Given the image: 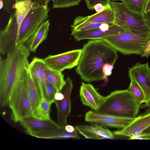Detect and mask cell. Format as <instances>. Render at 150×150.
Masks as SVG:
<instances>
[{"mask_svg": "<svg viewBox=\"0 0 150 150\" xmlns=\"http://www.w3.org/2000/svg\"><path fill=\"white\" fill-rule=\"evenodd\" d=\"M82 50L76 72L87 82L103 80V67L107 63L114 65L117 51L102 39L90 40Z\"/></svg>", "mask_w": 150, "mask_h": 150, "instance_id": "obj_1", "label": "cell"}, {"mask_svg": "<svg viewBox=\"0 0 150 150\" xmlns=\"http://www.w3.org/2000/svg\"><path fill=\"white\" fill-rule=\"evenodd\" d=\"M30 55L26 46L15 47L0 61V105L8 106L10 96L18 83L22 79L26 63Z\"/></svg>", "mask_w": 150, "mask_h": 150, "instance_id": "obj_2", "label": "cell"}, {"mask_svg": "<svg viewBox=\"0 0 150 150\" xmlns=\"http://www.w3.org/2000/svg\"><path fill=\"white\" fill-rule=\"evenodd\" d=\"M108 96L97 112L127 118L136 117L140 107L128 89L116 90Z\"/></svg>", "mask_w": 150, "mask_h": 150, "instance_id": "obj_3", "label": "cell"}, {"mask_svg": "<svg viewBox=\"0 0 150 150\" xmlns=\"http://www.w3.org/2000/svg\"><path fill=\"white\" fill-rule=\"evenodd\" d=\"M109 3L114 12L115 24L133 33L150 34L142 14L129 9L122 2Z\"/></svg>", "mask_w": 150, "mask_h": 150, "instance_id": "obj_4", "label": "cell"}, {"mask_svg": "<svg viewBox=\"0 0 150 150\" xmlns=\"http://www.w3.org/2000/svg\"><path fill=\"white\" fill-rule=\"evenodd\" d=\"M150 38V34H137L125 31L102 39L122 54L141 55L144 46Z\"/></svg>", "mask_w": 150, "mask_h": 150, "instance_id": "obj_5", "label": "cell"}, {"mask_svg": "<svg viewBox=\"0 0 150 150\" xmlns=\"http://www.w3.org/2000/svg\"><path fill=\"white\" fill-rule=\"evenodd\" d=\"M49 3L46 1L41 5L34 3L21 25L17 34L16 46L26 44L40 25L47 20L48 13L50 10L48 6Z\"/></svg>", "mask_w": 150, "mask_h": 150, "instance_id": "obj_6", "label": "cell"}, {"mask_svg": "<svg viewBox=\"0 0 150 150\" xmlns=\"http://www.w3.org/2000/svg\"><path fill=\"white\" fill-rule=\"evenodd\" d=\"M8 106L11 111L12 118L15 122H20L23 118L33 116L32 106L23 78L18 83L12 92L9 98Z\"/></svg>", "mask_w": 150, "mask_h": 150, "instance_id": "obj_7", "label": "cell"}, {"mask_svg": "<svg viewBox=\"0 0 150 150\" xmlns=\"http://www.w3.org/2000/svg\"><path fill=\"white\" fill-rule=\"evenodd\" d=\"M82 52L81 49L74 50L55 55H49L44 59L45 64L50 69L62 72L78 65Z\"/></svg>", "mask_w": 150, "mask_h": 150, "instance_id": "obj_8", "label": "cell"}, {"mask_svg": "<svg viewBox=\"0 0 150 150\" xmlns=\"http://www.w3.org/2000/svg\"><path fill=\"white\" fill-rule=\"evenodd\" d=\"M115 13L110 4L102 11L86 16L76 17L71 25V35H73L82 28L94 23L114 24Z\"/></svg>", "mask_w": 150, "mask_h": 150, "instance_id": "obj_9", "label": "cell"}, {"mask_svg": "<svg viewBox=\"0 0 150 150\" xmlns=\"http://www.w3.org/2000/svg\"><path fill=\"white\" fill-rule=\"evenodd\" d=\"M135 118L122 117L94 111H88L85 115V120L86 122L97 123L110 127L121 129L129 125Z\"/></svg>", "mask_w": 150, "mask_h": 150, "instance_id": "obj_10", "label": "cell"}, {"mask_svg": "<svg viewBox=\"0 0 150 150\" xmlns=\"http://www.w3.org/2000/svg\"><path fill=\"white\" fill-rule=\"evenodd\" d=\"M10 15L5 28L0 32V52L2 55H6L16 47L18 24L15 12Z\"/></svg>", "mask_w": 150, "mask_h": 150, "instance_id": "obj_11", "label": "cell"}, {"mask_svg": "<svg viewBox=\"0 0 150 150\" xmlns=\"http://www.w3.org/2000/svg\"><path fill=\"white\" fill-rule=\"evenodd\" d=\"M66 83L61 91L64 98L60 100H55L57 115V124L61 127H64L67 125V119L71 111V96L73 88L72 82L69 77L65 80Z\"/></svg>", "mask_w": 150, "mask_h": 150, "instance_id": "obj_12", "label": "cell"}, {"mask_svg": "<svg viewBox=\"0 0 150 150\" xmlns=\"http://www.w3.org/2000/svg\"><path fill=\"white\" fill-rule=\"evenodd\" d=\"M128 74L130 79L136 81L143 91L146 103L150 98V68L148 63H136L129 69Z\"/></svg>", "mask_w": 150, "mask_h": 150, "instance_id": "obj_13", "label": "cell"}, {"mask_svg": "<svg viewBox=\"0 0 150 150\" xmlns=\"http://www.w3.org/2000/svg\"><path fill=\"white\" fill-rule=\"evenodd\" d=\"M19 122L25 129L26 132L32 136L35 134L57 130L61 127L51 119L42 120L33 116L23 118Z\"/></svg>", "mask_w": 150, "mask_h": 150, "instance_id": "obj_14", "label": "cell"}, {"mask_svg": "<svg viewBox=\"0 0 150 150\" xmlns=\"http://www.w3.org/2000/svg\"><path fill=\"white\" fill-rule=\"evenodd\" d=\"M79 95L82 104L96 112L98 111L108 97L101 95L91 84L83 82L80 88Z\"/></svg>", "mask_w": 150, "mask_h": 150, "instance_id": "obj_15", "label": "cell"}, {"mask_svg": "<svg viewBox=\"0 0 150 150\" xmlns=\"http://www.w3.org/2000/svg\"><path fill=\"white\" fill-rule=\"evenodd\" d=\"M32 77L40 92L42 98H45L47 81L46 65L43 59L35 57L29 64Z\"/></svg>", "mask_w": 150, "mask_h": 150, "instance_id": "obj_16", "label": "cell"}, {"mask_svg": "<svg viewBox=\"0 0 150 150\" xmlns=\"http://www.w3.org/2000/svg\"><path fill=\"white\" fill-rule=\"evenodd\" d=\"M150 126V112L136 117L128 126L113 133L115 135L131 137L141 133Z\"/></svg>", "mask_w": 150, "mask_h": 150, "instance_id": "obj_17", "label": "cell"}, {"mask_svg": "<svg viewBox=\"0 0 150 150\" xmlns=\"http://www.w3.org/2000/svg\"><path fill=\"white\" fill-rule=\"evenodd\" d=\"M91 125H79L75 128L85 138L92 139H113V132L102 125L94 123Z\"/></svg>", "mask_w": 150, "mask_h": 150, "instance_id": "obj_18", "label": "cell"}, {"mask_svg": "<svg viewBox=\"0 0 150 150\" xmlns=\"http://www.w3.org/2000/svg\"><path fill=\"white\" fill-rule=\"evenodd\" d=\"M126 31L120 26L114 24L110 26L109 30L105 32L101 31L99 28L92 30L79 32L73 36L76 41L84 40L102 39L108 36L119 34Z\"/></svg>", "mask_w": 150, "mask_h": 150, "instance_id": "obj_19", "label": "cell"}, {"mask_svg": "<svg viewBox=\"0 0 150 150\" xmlns=\"http://www.w3.org/2000/svg\"><path fill=\"white\" fill-rule=\"evenodd\" d=\"M23 80L33 114L40 103L42 97L39 90L32 77L30 68L25 69Z\"/></svg>", "mask_w": 150, "mask_h": 150, "instance_id": "obj_20", "label": "cell"}, {"mask_svg": "<svg viewBox=\"0 0 150 150\" xmlns=\"http://www.w3.org/2000/svg\"><path fill=\"white\" fill-rule=\"evenodd\" d=\"M50 23L49 19L44 22L26 42L30 50L35 52L39 45L47 38Z\"/></svg>", "mask_w": 150, "mask_h": 150, "instance_id": "obj_21", "label": "cell"}, {"mask_svg": "<svg viewBox=\"0 0 150 150\" xmlns=\"http://www.w3.org/2000/svg\"><path fill=\"white\" fill-rule=\"evenodd\" d=\"M34 3L32 0L16 1L13 8L15 9V15L18 24L17 33L21 23L33 8Z\"/></svg>", "mask_w": 150, "mask_h": 150, "instance_id": "obj_22", "label": "cell"}, {"mask_svg": "<svg viewBox=\"0 0 150 150\" xmlns=\"http://www.w3.org/2000/svg\"><path fill=\"white\" fill-rule=\"evenodd\" d=\"M33 137L46 139H75L80 138L77 129L72 133L67 132L64 127H61L55 130L33 135Z\"/></svg>", "mask_w": 150, "mask_h": 150, "instance_id": "obj_23", "label": "cell"}, {"mask_svg": "<svg viewBox=\"0 0 150 150\" xmlns=\"http://www.w3.org/2000/svg\"><path fill=\"white\" fill-rule=\"evenodd\" d=\"M52 103V102L47 98H42L33 116L42 120H47L51 119L50 113L51 106Z\"/></svg>", "mask_w": 150, "mask_h": 150, "instance_id": "obj_24", "label": "cell"}, {"mask_svg": "<svg viewBox=\"0 0 150 150\" xmlns=\"http://www.w3.org/2000/svg\"><path fill=\"white\" fill-rule=\"evenodd\" d=\"M130 85L128 88L133 96L137 104L139 106L144 103L145 97L142 89L134 81L130 79Z\"/></svg>", "mask_w": 150, "mask_h": 150, "instance_id": "obj_25", "label": "cell"}, {"mask_svg": "<svg viewBox=\"0 0 150 150\" xmlns=\"http://www.w3.org/2000/svg\"><path fill=\"white\" fill-rule=\"evenodd\" d=\"M147 1V0H123L122 2L130 10L142 14Z\"/></svg>", "mask_w": 150, "mask_h": 150, "instance_id": "obj_26", "label": "cell"}, {"mask_svg": "<svg viewBox=\"0 0 150 150\" xmlns=\"http://www.w3.org/2000/svg\"><path fill=\"white\" fill-rule=\"evenodd\" d=\"M49 69L55 87L58 92L61 91L66 83L64 75L62 72Z\"/></svg>", "mask_w": 150, "mask_h": 150, "instance_id": "obj_27", "label": "cell"}, {"mask_svg": "<svg viewBox=\"0 0 150 150\" xmlns=\"http://www.w3.org/2000/svg\"><path fill=\"white\" fill-rule=\"evenodd\" d=\"M53 2V8H68L78 5L82 0H46Z\"/></svg>", "mask_w": 150, "mask_h": 150, "instance_id": "obj_28", "label": "cell"}, {"mask_svg": "<svg viewBox=\"0 0 150 150\" xmlns=\"http://www.w3.org/2000/svg\"><path fill=\"white\" fill-rule=\"evenodd\" d=\"M58 92L56 88L47 81L45 98L53 103H54V96Z\"/></svg>", "mask_w": 150, "mask_h": 150, "instance_id": "obj_29", "label": "cell"}, {"mask_svg": "<svg viewBox=\"0 0 150 150\" xmlns=\"http://www.w3.org/2000/svg\"><path fill=\"white\" fill-rule=\"evenodd\" d=\"M87 8L90 10L94 9V6L98 3L104 4L109 3L108 0H85Z\"/></svg>", "mask_w": 150, "mask_h": 150, "instance_id": "obj_30", "label": "cell"}, {"mask_svg": "<svg viewBox=\"0 0 150 150\" xmlns=\"http://www.w3.org/2000/svg\"><path fill=\"white\" fill-rule=\"evenodd\" d=\"M113 65L108 63L105 64L103 68V72L104 76V79L105 81L108 79V77L110 76L112 73L113 69Z\"/></svg>", "mask_w": 150, "mask_h": 150, "instance_id": "obj_31", "label": "cell"}, {"mask_svg": "<svg viewBox=\"0 0 150 150\" xmlns=\"http://www.w3.org/2000/svg\"><path fill=\"white\" fill-rule=\"evenodd\" d=\"M150 55V38L144 46L142 50L141 57H142L148 58Z\"/></svg>", "mask_w": 150, "mask_h": 150, "instance_id": "obj_32", "label": "cell"}, {"mask_svg": "<svg viewBox=\"0 0 150 150\" xmlns=\"http://www.w3.org/2000/svg\"><path fill=\"white\" fill-rule=\"evenodd\" d=\"M129 139H150V133H141L134 136L130 137Z\"/></svg>", "mask_w": 150, "mask_h": 150, "instance_id": "obj_33", "label": "cell"}, {"mask_svg": "<svg viewBox=\"0 0 150 150\" xmlns=\"http://www.w3.org/2000/svg\"><path fill=\"white\" fill-rule=\"evenodd\" d=\"M110 4L109 3L105 4L98 3L94 6V9L97 13L100 12L106 9Z\"/></svg>", "mask_w": 150, "mask_h": 150, "instance_id": "obj_34", "label": "cell"}, {"mask_svg": "<svg viewBox=\"0 0 150 150\" xmlns=\"http://www.w3.org/2000/svg\"><path fill=\"white\" fill-rule=\"evenodd\" d=\"M45 75L47 81L55 86L50 69L47 66L45 68Z\"/></svg>", "mask_w": 150, "mask_h": 150, "instance_id": "obj_35", "label": "cell"}, {"mask_svg": "<svg viewBox=\"0 0 150 150\" xmlns=\"http://www.w3.org/2000/svg\"><path fill=\"white\" fill-rule=\"evenodd\" d=\"M101 24L102 23H94L90 24L82 28L79 30V32L87 31L98 28Z\"/></svg>", "mask_w": 150, "mask_h": 150, "instance_id": "obj_36", "label": "cell"}, {"mask_svg": "<svg viewBox=\"0 0 150 150\" xmlns=\"http://www.w3.org/2000/svg\"><path fill=\"white\" fill-rule=\"evenodd\" d=\"M147 25L150 31V11L142 14Z\"/></svg>", "mask_w": 150, "mask_h": 150, "instance_id": "obj_37", "label": "cell"}, {"mask_svg": "<svg viewBox=\"0 0 150 150\" xmlns=\"http://www.w3.org/2000/svg\"><path fill=\"white\" fill-rule=\"evenodd\" d=\"M114 24H109L106 23H103L101 24L98 28L101 31L105 32L108 30L110 26L113 25Z\"/></svg>", "mask_w": 150, "mask_h": 150, "instance_id": "obj_38", "label": "cell"}, {"mask_svg": "<svg viewBox=\"0 0 150 150\" xmlns=\"http://www.w3.org/2000/svg\"><path fill=\"white\" fill-rule=\"evenodd\" d=\"M64 97L63 93L61 91L57 92L54 96V100H60L62 99Z\"/></svg>", "mask_w": 150, "mask_h": 150, "instance_id": "obj_39", "label": "cell"}, {"mask_svg": "<svg viewBox=\"0 0 150 150\" xmlns=\"http://www.w3.org/2000/svg\"><path fill=\"white\" fill-rule=\"evenodd\" d=\"M65 130L68 132L72 133L75 131L76 129L73 126L70 125H66L64 127Z\"/></svg>", "mask_w": 150, "mask_h": 150, "instance_id": "obj_40", "label": "cell"}, {"mask_svg": "<svg viewBox=\"0 0 150 150\" xmlns=\"http://www.w3.org/2000/svg\"><path fill=\"white\" fill-rule=\"evenodd\" d=\"M149 11H150V0H147L144 13L147 12Z\"/></svg>", "mask_w": 150, "mask_h": 150, "instance_id": "obj_41", "label": "cell"}, {"mask_svg": "<svg viewBox=\"0 0 150 150\" xmlns=\"http://www.w3.org/2000/svg\"><path fill=\"white\" fill-rule=\"evenodd\" d=\"M46 0H34V1L36 4L41 5L44 3Z\"/></svg>", "mask_w": 150, "mask_h": 150, "instance_id": "obj_42", "label": "cell"}, {"mask_svg": "<svg viewBox=\"0 0 150 150\" xmlns=\"http://www.w3.org/2000/svg\"><path fill=\"white\" fill-rule=\"evenodd\" d=\"M142 133H150V126L144 130Z\"/></svg>", "mask_w": 150, "mask_h": 150, "instance_id": "obj_43", "label": "cell"}, {"mask_svg": "<svg viewBox=\"0 0 150 150\" xmlns=\"http://www.w3.org/2000/svg\"><path fill=\"white\" fill-rule=\"evenodd\" d=\"M4 6V4L3 1L2 0H0V9H1L3 8Z\"/></svg>", "mask_w": 150, "mask_h": 150, "instance_id": "obj_44", "label": "cell"}, {"mask_svg": "<svg viewBox=\"0 0 150 150\" xmlns=\"http://www.w3.org/2000/svg\"><path fill=\"white\" fill-rule=\"evenodd\" d=\"M145 104L146 106L150 108V98L149 101Z\"/></svg>", "mask_w": 150, "mask_h": 150, "instance_id": "obj_45", "label": "cell"}, {"mask_svg": "<svg viewBox=\"0 0 150 150\" xmlns=\"http://www.w3.org/2000/svg\"><path fill=\"white\" fill-rule=\"evenodd\" d=\"M109 2H114L115 1H121L122 2L123 1V0H108Z\"/></svg>", "mask_w": 150, "mask_h": 150, "instance_id": "obj_46", "label": "cell"}, {"mask_svg": "<svg viewBox=\"0 0 150 150\" xmlns=\"http://www.w3.org/2000/svg\"><path fill=\"white\" fill-rule=\"evenodd\" d=\"M21 0H15L16 1H21Z\"/></svg>", "mask_w": 150, "mask_h": 150, "instance_id": "obj_47", "label": "cell"}]
</instances>
